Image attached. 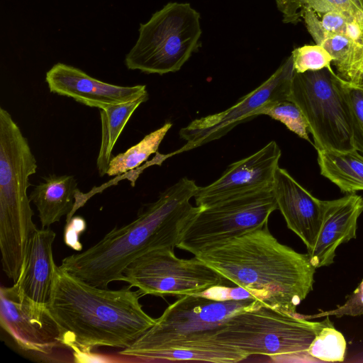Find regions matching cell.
Masks as SVG:
<instances>
[{
    "label": "cell",
    "mask_w": 363,
    "mask_h": 363,
    "mask_svg": "<svg viewBox=\"0 0 363 363\" xmlns=\"http://www.w3.org/2000/svg\"><path fill=\"white\" fill-rule=\"evenodd\" d=\"M198 188L194 180L180 179L155 201L143 206L131 223L113 228L85 251L65 257L60 268L101 288L123 281V271L136 258L152 250L176 247L184 228L201 209L190 203Z\"/></svg>",
    "instance_id": "6da1fadb"
},
{
    "label": "cell",
    "mask_w": 363,
    "mask_h": 363,
    "mask_svg": "<svg viewBox=\"0 0 363 363\" xmlns=\"http://www.w3.org/2000/svg\"><path fill=\"white\" fill-rule=\"evenodd\" d=\"M131 286L112 290L91 285L56 266L47 307L62 345L76 352L96 347L125 349L155 323Z\"/></svg>",
    "instance_id": "7a4b0ae2"
},
{
    "label": "cell",
    "mask_w": 363,
    "mask_h": 363,
    "mask_svg": "<svg viewBox=\"0 0 363 363\" xmlns=\"http://www.w3.org/2000/svg\"><path fill=\"white\" fill-rule=\"evenodd\" d=\"M196 257L264 305L284 313L296 315L313 289L315 267L308 255L280 243L268 224Z\"/></svg>",
    "instance_id": "3957f363"
},
{
    "label": "cell",
    "mask_w": 363,
    "mask_h": 363,
    "mask_svg": "<svg viewBox=\"0 0 363 363\" xmlns=\"http://www.w3.org/2000/svg\"><path fill=\"white\" fill-rule=\"evenodd\" d=\"M37 161L11 115L0 107V250L2 269L16 283L37 229L27 190Z\"/></svg>",
    "instance_id": "277c9868"
},
{
    "label": "cell",
    "mask_w": 363,
    "mask_h": 363,
    "mask_svg": "<svg viewBox=\"0 0 363 363\" xmlns=\"http://www.w3.org/2000/svg\"><path fill=\"white\" fill-rule=\"evenodd\" d=\"M258 301L255 297L223 299L203 293L179 296L150 328L119 354L136 357L148 351L218 346L221 343L213 337L220 326Z\"/></svg>",
    "instance_id": "5b68a950"
},
{
    "label": "cell",
    "mask_w": 363,
    "mask_h": 363,
    "mask_svg": "<svg viewBox=\"0 0 363 363\" xmlns=\"http://www.w3.org/2000/svg\"><path fill=\"white\" fill-rule=\"evenodd\" d=\"M320 322L284 313L258 301L224 322L213 340L233 347L249 356L297 357L315 362L308 350L316 334L330 321Z\"/></svg>",
    "instance_id": "8992f818"
},
{
    "label": "cell",
    "mask_w": 363,
    "mask_h": 363,
    "mask_svg": "<svg viewBox=\"0 0 363 363\" xmlns=\"http://www.w3.org/2000/svg\"><path fill=\"white\" fill-rule=\"evenodd\" d=\"M200 18L189 4H167L140 24L138 40L126 54L125 65L146 74L179 71L201 45Z\"/></svg>",
    "instance_id": "52a82bcc"
},
{
    "label": "cell",
    "mask_w": 363,
    "mask_h": 363,
    "mask_svg": "<svg viewBox=\"0 0 363 363\" xmlns=\"http://www.w3.org/2000/svg\"><path fill=\"white\" fill-rule=\"evenodd\" d=\"M288 99L303 113L317 151L355 149L343 79L332 67L294 72Z\"/></svg>",
    "instance_id": "ba28073f"
},
{
    "label": "cell",
    "mask_w": 363,
    "mask_h": 363,
    "mask_svg": "<svg viewBox=\"0 0 363 363\" xmlns=\"http://www.w3.org/2000/svg\"><path fill=\"white\" fill-rule=\"evenodd\" d=\"M275 210L277 205L272 189L201 207L181 232L176 247L196 256L226 240L268 224Z\"/></svg>",
    "instance_id": "9c48e42d"
},
{
    "label": "cell",
    "mask_w": 363,
    "mask_h": 363,
    "mask_svg": "<svg viewBox=\"0 0 363 363\" xmlns=\"http://www.w3.org/2000/svg\"><path fill=\"white\" fill-rule=\"evenodd\" d=\"M136 287L140 296H184L201 294L231 283L197 257H177L174 249L148 252L123 271V280Z\"/></svg>",
    "instance_id": "30bf717a"
},
{
    "label": "cell",
    "mask_w": 363,
    "mask_h": 363,
    "mask_svg": "<svg viewBox=\"0 0 363 363\" xmlns=\"http://www.w3.org/2000/svg\"><path fill=\"white\" fill-rule=\"evenodd\" d=\"M294 74L291 55L266 81L233 106L195 119L181 128L179 135L186 143L173 155L220 138L238 124L258 116L261 108L269 102L289 100Z\"/></svg>",
    "instance_id": "8fae6325"
},
{
    "label": "cell",
    "mask_w": 363,
    "mask_h": 363,
    "mask_svg": "<svg viewBox=\"0 0 363 363\" xmlns=\"http://www.w3.org/2000/svg\"><path fill=\"white\" fill-rule=\"evenodd\" d=\"M0 323L16 345L34 357H49L65 347L47 305L33 301L15 284L0 289Z\"/></svg>",
    "instance_id": "7c38bea8"
},
{
    "label": "cell",
    "mask_w": 363,
    "mask_h": 363,
    "mask_svg": "<svg viewBox=\"0 0 363 363\" xmlns=\"http://www.w3.org/2000/svg\"><path fill=\"white\" fill-rule=\"evenodd\" d=\"M281 151L272 140L252 155L230 164L213 183L199 186L194 196L198 206L252 191L272 189Z\"/></svg>",
    "instance_id": "4fadbf2b"
},
{
    "label": "cell",
    "mask_w": 363,
    "mask_h": 363,
    "mask_svg": "<svg viewBox=\"0 0 363 363\" xmlns=\"http://www.w3.org/2000/svg\"><path fill=\"white\" fill-rule=\"evenodd\" d=\"M45 82L51 93L99 109L149 98L145 85L124 86L109 84L62 62L55 64L46 72Z\"/></svg>",
    "instance_id": "5bb4252c"
},
{
    "label": "cell",
    "mask_w": 363,
    "mask_h": 363,
    "mask_svg": "<svg viewBox=\"0 0 363 363\" xmlns=\"http://www.w3.org/2000/svg\"><path fill=\"white\" fill-rule=\"evenodd\" d=\"M272 191L287 227L311 250L318 235L323 216V201L313 196L286 169L278 167Z\"/></svg>",
    "instance_id": "9a60e30c"
},
{
    "label": "cell",
    "mask_w": 363,
    "mask_h": 363,
    "mask_svg": "<svg viewBox=\"0 0 363 363\" xmlns=\"http://www.w3.org/2000/svg\"><path fill=\"white\" fill-rule=\"evenodd\" d=\"M362 212L363 198L355 193L323 201L321 227L314 246L307 253L315 269L331 264L337 247L356 238Z\"/></svg>",
    "instance_id": "2e32d148"
},
{
    "label": "cell",
    "mask_w": 363,
    "mask_h": 363,
    "mask_svg": "<svg viewBox=\"0 0 363 363\" xmlns=\"http://www.w3.org/2000/svg\"><path fill=\"white\" fill-rule=\"evenodd\" d=\"M55 233L49 228L36 229L31 237L23 269L14 283L28 298L47 305L52 293L56 264L52 245Z\"/></svg>",
    "instance_id": "e0dca14e"
},
{
    "label": "cell",
    "mask_w": 363,
    "mask_h": 363,
    "mask_svg": "<svg viewBox=\"0 0 363 363\" xmlns=\"http://www.w3.org/2000/svg\"><path fill=\"white\" fill-rule=\"evenodd\" d=\"M303 21L315 44L323 46L332 56L336 74L347 83L363 88V44L326 31L318 15L311 9L305 11Z\"/></svg>",
    "instance_id": "ac0fdd59"
},
{
    "label": "cell",
    "mask_w": 363,
    "mask_h": 363,
    "mask_svg": "<svg viewBox=\"0 0 363 363\" xmlns=\"http://www.w3.org/2000/svg\"><path fill=\"white\" fill-rule=\"evenodd\" d=\"M79 191L73 175L49 174L35 185L29 194L30 202L36 206L41 227L49 226L67 216L73 215L74 200Z\"/></svg>",
    "instance_id": "d6986e66"
},
{
    "label": "cell",
    "mask_w": 363,
    "mask_h": 363,
    "mask_svg": "<svg viewBox=\"0 0 363 363\" xmlns=\"http://www.w3.org/2000/svg\"><path fill=\"white\" fill-rule=\"evenodd\" d=\"M320 174L343 193L363 191V155L351 150H318Z\"/></svg>",
    "instance_id": "ffe728a7"
},
{
    "label": "cell",
    "mask_w": 363,
    "mask_h": 363,
    "mask_svg": "<svg viewBox=\"0 0 363 363\" xmlns=\"http://www.w3.org/2000/svg\"><path fill=\"white\" fill-rule=\"evenodd\" d=\"M147 100V98H143L99 109L101 138L96 168L100 177L107 174L113 149L128 121L137 108Z\"/></svg>",
    "instance_id": "44dd1931"
},
{
    "label": "cell",
    "mask_w": 363,
    "mask_h": 363,
    "mask_svg": "<svg viewBox=\"0 0 363 363\" xmlns=\"http://www.w3.org/2000/svg\"><path fill=\"white\" fill-rule=\"evenodd\" d=\"M250 356L240 350L221 344L206 348H170L148 351L135 358L145 360L200 361L215 363L238 362Z\"/></svg>",
    "instance_id": "7402d4cb"
},
{
    "label": "cell",
    "mask_w": 363,
    "mask_h": 363,
    "mask_svg": "<svg viewBox=\"0 0 363 363\" xmlns=\"http://www.w3.org/2000/svg\"><path fill=\"white\" fill-rule=\"evenodd\" d=\"M172 126V123L166 122L124 152L112 157L106 174L110 177L118 176L138 167L151 155L157 152L160 145Z\"/></svg>",
    "instance_id": "603a6c76"
},
{
    "label": "cell",
    "mask_w": 363,
    "mask_h": 363,
    "mask_svg": "<svg viewBox=\"0 0 363 363\" xmlns=\"http://www.w3.org/2000/svg\"><path fill=\"white\" fill-rule=\"evenodd\" d=\"M276 4L285 23L297 24L301 22L308 9L313 11L319 16L331 11H341L354 15L363 13L352 0H276Z\"/></svg>",
    "instance_id": "cb8c5ba5"
},
{
    "label": "cell",
    "mask_w": 363,
    "mask_h": 363,
    "mask_svg": "<svg viewBox=\"0 0 363 363\" xmlns=\"http://www.w3.org/2000/svg\"><path fill=\"white\" fill-rule=\"evenodd\" d=\"M346 349L347 342L343 335L330 321L316 334L308 353L315 362H342Z\"/></svg>",
    "instance_id": "d4e9b609"
},
{
    "label": "cell",
    "mask_w": 363,
    "mask_h": 363,
    "mask_svg": "<svg viewBox=\"0 0 363 363\" xmlns=\"http://www.w3.org/2000/svg\"><path fill=\"white\" fill-rule=\"evenodd\" d=\"M258 115H266L280 121L298 137L312 143L308 135V122L299 107L294 102L289 100L269 102L261 108Z\"/></svg>",
    "instance_id": "484cf974"
},
{
    "label": "cell",
    "mask_w": 363,
    "mask_h": 363,
    "mask_svg": "<svg viewBox=\"0 0 363 363\" xmlns=\"http://www.w3.org/2000/svg\"><path fill=\"white\" fill-rule=\"evenodd\" d=\"M293 67L296 73L318 71L331 67L333 57L321 45H305L291 52Z\"/></svg>",
    "instance_id": "4316f807"
},
{
    "label": "cell",
    "mask_w": 363,
    "mask_h": 363,
    "mask_svg": "<svg viewBox=\"0 0 363 363\" xmlns=\"http://www.w3.org/2000/svg\"><path fill=\"white\" fill-rule=\"evenodd\" d=\"M343 86L351 114L354 146L363 153V88L344 80Z\"/></svg>",
    "instance_id": "83f0119b"
},
{
    "label": "cell",
    "mask_w": 363,
    "mask_h": 363,
    "mask_svg": "<svg viewBox=\"0 0 363 363\" xmlns=\"http://www.w3.org/2000/svg\"><path fill=\"white\" fill-rule=\"evenodd\" d=\"M363 315V280L357 289L347 297L345 302L336 308L330 311H321L313 315L303 316L308 318H321L335 315L359 316Z\"/></svg>",
    "instance_id": "f1b7e54d"
},
{
    "label": "cell",
    "mask_w": 363,
    "mask_h": 363,
    "mask_svg": "<svg viewBox=\"0 0 363 363\" xmlns=\"http://www.w3.org/2000/svg\"><path fill=\"white\" fill-rule=\"evenodd\" d=\"M86 228L85 220L81 216H72L66 223L64 234L65 244L76 251L82 250L80 235Z\"/></svg>",
    "instance_id": "f546056e"
},
{
    "label": "cell",
    "mask_w": 363,
    "mask_h": 363,
    "mask_svg": "<svg viewBox=\"0 0 363 363\" xmlns=\"http://www.w3.org/2000/svg\"><path fill=\"white\" fill-rule=\"evenodd\" d=\"M361 14L354 15L341 11H331L318 16L323 28L326 31L332 33L342 34L349 18L351 16Z\"/></svg>",
    "instance_id": "4dcf8cb0"
},
{
    "label": "cell",
    "mask_w": 363,
    "mask_h": 363,
    "mask_svg": "<svg viewBox=\"0 0 363 363\" xmlns=\"http://www.w3.org/2000/svg\"><path fill=\"white\" fill-rule=\"evenodd\" d=\"M354 4L360 9L363 11V6L360 1V0H352Z\"/></svg>",
    "instance_id": "1f68e13d"
},
{
    "label": "cell",
    "mask_w": 363,
    "mask_h": 363,
    "mask_svg": "<svg viewBox=\"0 0 363 363\" xmlns=\"http://www.w3.org/2000/svg\"><path fill=\"white\" fill-rule=\"evenodd\" d=\"M360 1H361L362 4L363 6V0H360Z\"/></svg>",
    "instance_id": "d6a6232c"
}]
</instances>
